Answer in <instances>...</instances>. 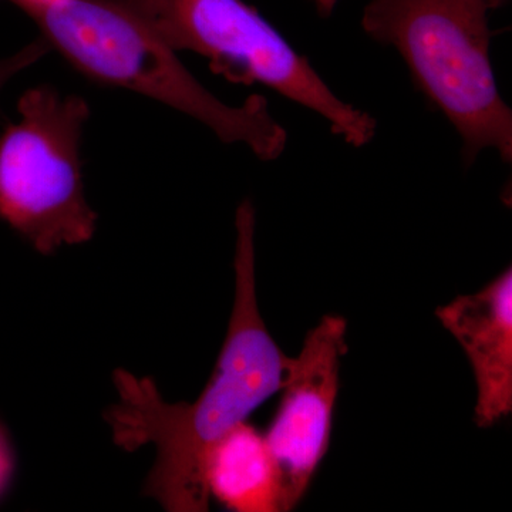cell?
I'll use <instances>...</instances> for the list:
<instances>
[{"instance_id":"8","label":"cell","mask_w":512,"mask_h":512,"mask_svg":"<svg viewBox=\"0 0 512 512\" xmlns=\"http://www.w3.org/2000/svg\"><path fill=\"white\" fill-rule=\"evenodd\" d=\"M210 497L237 512H279L278 481L264 434L238 424L208 453L204 468Z\"/></svg>"},{"instance_id":"12","label":"cell","mask_w":512,"mask_h":512,"mask_svg":"<svg viewBox=\"0 0 512 512\" xmlns=\"http://www.w3.org/2000/svg\"><path fill=\"white\" fill-rule=\"evenodd\" d=\"M510 0H491V6H493V10L503 8V6L507 5Z\"/></svg>"},{"instance_id":"10","label":"cell","mask_w":512,"mask_h":512,"mask_svg":"<svg viewBox=\"0 0 512 512\" xmlns=\"http://www.w3.org/2000/svg\"><path fill=\"white\" fill-rule=\"evenodd\" d=\"M15 470V457L5 429L0 426V494L6 490Z\"/></svg>"},{"instance_id":"9","label":"cell","mask_w":512,"mask_h":512,"mask_svg":"<svg viewBox=\"0 0 512 512\" xmlns=\"http://www.w3.org/2000/svg\"><path fill=\"white\" fill-rule=\"evenodd\" d=\"M50 46L45 39L35 40L30 43L25 49L20 50L16 55L8 57V59L0 60V90L6 83L12 79L15 74L28 69L37 60L42 59L43 56L49 52Z\"/></svg>"},{"instance_id":"5","label":"cell","mask_w":512,"mask_h":512,"mask_svg":"<svg viewBox=\"0 0 512 512\" xmlns=\"http://www.w3.org/2000/svg\"><path fill=\"white\" fill-rule=\"evenodd\" d=\"M18 109L22 119L0 137V220L43 255L84 244L97 222L80 163L89 106L42 86L23 94Z\"/></svg>"},{"instance_id":"3","label":"cell","mask_w":512,"mask_h":512,"mask_svg":"<svg viewBox=\"0 0 512 512\" xmlns=\"http://www.w3.org/2000/svg\"><path fill=\"white\" fill-rule=\"evenodd\" d=\"M491 0H369L360 26L369 39L393 47L417 92L457 131L461 163L483 151L512 163V110L491 63Z\"/></svg>"},{"instance_id":"6","label":"cell","mask_w":512,"mask_h":512,"mask_svg":"<svg viewBox=\"0 0 512 512\" xmlns=\"http://www.w3.org/2000/svg\"><path fill=\"white\" fill-rule=\"evenodd\" d=\"M346 333L343 316H323L292 357L281 402L264 434L278 481L279 512L298 507L328 453L340 362L348 353Z\"/></svg>"},{"instance_id":"1","label":"cell","mask_w":512,"mask_h":512,"mask_svg":"<svg viewBox=\"0 0 512 512\" xmlns=\"http://www.w3.org/2000/svg\"><path fill=\"white\" fill-rule=\"evenodd\" d=\"M255 208L241 202L235 215V296L227 338L214 372L192 403H167L150 377L114 372L119 402L106 412L114 443L126 451L153 444L157 460L146 494L171 512H205L210 494L208 453L284 386L292 357L266 328L255 276Z\"/></svg>"},{"instance_id":"11","label":"cell","mask_w":512,"mask_h":512,"mask_svg":"<svg viewBox=\"0 0 512 512\" xmlns=\"http://www.w3.org/2000/svg\"><path fill=\"white\" fill-rule=\"evenodd\" d=\"M315 8L320 18H330L340 3V0H308Z\"/></svg>"},{"instance_id":"7","label":"cell","mask_w":512,"mask_h":512,"mask_svg":"<svg viewBox=\"0 0 512 512\" xmlns=\"http://www.w3.org/2000/svg\"><path fill=\"white\" fill-rule=\"evenodd\" d=\"M470 360L477 382L474 421L493 427L512 412V269L473 295H460L436 311Z\"/></svg>"},{"instance_id":"2","label":"cell","mask_w":512,"mask_h":512,"mask_svg":"<svg viewBox=\"0 0 512 512\" xmlns=\"http://www.w3.org/2000/svg\"><path fill=\"white\" fill-rule=\"evenodd\" d=\"M50 47L104 86L124 87L194 117L222 143L244 144L264 163L278 160L288 131L268 99L229 106L208 92L157 35L137 0H15Z\"/></svg>"},{"instance_id":"4","label":"cell","mask_w":512,"mask_h":512,"mask_svg":"<svg viewBox=\"0 0 512 512\" xmlns=\"http://www.w3.org/2000/svg\"><path fill=\"white\" fill-rule=\"evenodd\" d=\"M157 35L174 52L191 50L229 83L262 84L329 123L349 146L372 143L377 121L346 103L320 77L308 57L244 0H137Z\"/></svg>"}]
</instances>
